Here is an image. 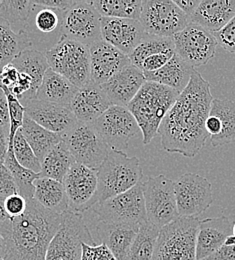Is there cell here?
<instances>
[{
  "instance_id": "cell-16",
  "label": "cell",
  "mask_w": 235,
  "mask_h": 260,
  "mask_svg": "<svg viewBox=\"0 0 235 260\" xmlns=\"http://www.w3.org/2000/svg\"><path fill=\"white\" fill-rule=\"evenodd\" d=\"M62 183L70 209L81 213L98 203L97 170L75 162L70 167Z\"/></svg>"
},
{
  "instance_id": "cell-22",
  "label": "cell",
  "mask_w": 235,
  "mask_h": 260,
  "mask_svg": "<svg viewBox=\"0 0 235 260\" xmlns=\"http://www.w3.org/2000/svg\"><path fill=\"white\" fill-rule=\"evenodd\" d=\"M230 234L232 225L226 216L200 220L196 237V260L207 259L215 253Z\"/></svg>"
},
{
  "instance_id": "cell-32",
  "label": "cell",
  "mask_w": 235,
  "mask_h": 260,
  "mask_svg": "<svg viewBox=\"0 0 235 260\" xmlns=\"http://www.w3.org/2000/svg\"><path fill=\"white\" fill-rule=\"evenodd\" d=\"M159 230V228L148 221L140 225L138 233L124 260L153 259Z\"/></svg>"
},
{
  "instance_id": "cell-6",
  "label": "cell",
  "mask_w": 235,
  "mask_h": 260,
  "mask_svg": "<svg viewBox=\"0 0 235 260\" xmlns=\"http://www.w3.org/2000/svg\"><path fill=\"white\" fill-rule=\"evenodd\" d=\"M49 68L68 79L78 89L90 80L89 47L60 36L45 52Z\"/></svg>"
},
{
  "instance_id": "cell-39",
  "label": "cell",
  "mask_w": 235,
  "mask_h": 260,
  "mask_svg": "<svg viewBox=\"0 0 235 260\" xmlns=\"http://www.w3.org/2000/svg\"><path fill=\"white\" fill-rule=\"evenodd\" d=\"M4 92L9 109V148H12V143L16 132L23 125V120L25 116V108L20 103V101L14 96L11 91L3 86H0Z\"/></svg>"
},
{
  "instance_id": "cell-27",
  "label": "cell",
  "mask_w": 235,
  "mask_h": 260,
  "mask_svg": "<svg viewBox=\"0 0 235 260\" xmlns=\"http://www.w3.org/2000/svg\"><path fill=\"white\" fill-rule=\"evenodd\" d=\"M34 186V199L45 208L58 214H62L70 209L68 194L62 182L39 177L35 180Z\"/></svg>"
},
{
  "instance_id": "cell-53",
  "label": "cell",
  "mask_w": 235,
  "mask_h": 260,
  "mask_svg": "<svg viewBox=\"0 0 235 260\" xmlns=\"http://www.w3.org/2000/svg\"><path fill=\"white\" fill-rule=\"evenodd\" d=\"M205 128L210 137L217 136L221 130V124H220V120L218 119V117H216L215 115L209 114V116L205 122Z\"/></svg>"
},
{
  "instance_id": "cell-3",
  "label": "cell",
  "mask_w": 235,
  "mask_h": 260,
  "mask_svg": "<svg viewBox=\"0 0 235 260\" xmlns=\"http://www.w3.org/2000/svg\"><path fill=\"white\" fill-rule=\"evenodd\" d=\"M179 92L159 83L145 81L127 108L135 116L143 136V144H149L158 133L168 111Z\"/></svg>"
},
{
  "instance_id": "cell-24",
  "label": "cell",
  "mask_w": 235,
  "mask_h": 260,
  "mask_svg": "<svg viewBox=\"0 0 235 260\" xmlns=\"http://www.w3.org/2000/svg\"><path fill=\"white\" fill-rule=\"evenodd\" d=\"M138 225L125 223H111L99 221L97 232L102 243L112 252L117 260H124L135 240L138 230Z\"/></svg>"
},
{
  "instance_id": "cell-37",
  "label": "cell",
  "mask_w": 235,
  "mask_h": 260,
  "mask_svg": "<svg viewBox=\"0 0 235 260\" xmlns=\"http://www.w3.org/2000/svg\"><path fill=\"white\" fill-rule=\"evenodd\" d=\"M29 0H0V17L11 23H25L33 10Z\"/></svg>"
},
{
  "instance_id": "cell-38",
  "label": "cell",
  "mask_w": 235,
  "mask_h": 260,
  "mask_svg": "<svg viewBox=\"0 0 235 260\" xmlns=\"http://www.w3.org/2000/svg\"><path fill=\"white\" fill-rule=\"evenodd\" d=\"M12 148L14 156L22 167L29 169L35 173L41 172V162L34 153L33 149L28 144L20 129L18 130L14 136Z\"/></svg>"
},
{
  "instance_id": "cell-11",
  "label": "cell",
  "mask_w": 235,
  "mask_h": 260,
  "mask_svg": "<svg viewBox=\"0 0 235 260\" xmlns=\"http://www.w3.org/2000/svg\"><path fill=\"white\" fill-rule=\"evenodd\" d=\"M62 138L75 161L94 170L100 167L110 150L93 124L77 122Z\"/></svg>"
},
{
  "instance_id": "cell-7",
  "label": "cell",
  "mask_w": 235,
  "mask_h": 260,
  "mask_svg": "<svg viewBox=\"0 0 235 260\" xmlns=\"http://www.w3.org/2000/svg\"><path fill=\"white\" fill-rule=\"evenodd\" d=\"M96 245L81 213L68 209L52 238L45 260H81L82 243Z\"/></svg>"
},
{
  "instance_id": "cell-40",
  "label": "cell",
  "mask_w": 235,
  "mask_h": 260,
  "mask_svg": "<svg viewBox=\"0 0 235 260\" xmlns=\"http://www.w3.org/2000/svg\"><path fill=\"white\" fill-rule=\"evenodd\" d=\"M59 24V18L56 12L49 8L41 9L35 16V25L41 32H52Z\"/></svg>"
},
{
  "instance_id": "cell-45",
  "label": "cell",
  "mask_w": 235,
  "mask_h": 260,
  "mask_svg": "<svg viewBox=\"0 0 235 260\" xmlns=\"http://www.w3.org/2000/svg\"><path fill=\"white\" fill-rule=\"evenodd\" d=\"M15 193L18 192L10 171L4 164H0V195L7 197Z\"/></svg>"
},
{
  "instance_id": "cell-17",
  "label": "cell",
  "mask_w": 235,
  "mask_h": 260,
  "mask_svg": "<svg viewBox=\"0 0 235 260\" xmlns=\"http://www.w3.org/2000/svg\"><path fill=\"white\" fill-rule=\"evenodd\" d=\"M139 20L102 17L101 38L127 56L146 37Z\"/></svg>"
},
{
  "instance_id": "cell-57",
  "label": "cell",
  "mask_w": 235,
  "mask_h": 260,
  "mask_svg": "<svg viewBox=\"0 0 235 260\" xmlns=\"http://www.w3.org/2000/svg\"><path fill=\"white\" fill-rule=\"evenodd\" d=\"M0 260H5L4 258H0Z\"/></svg>"
},
{
  "instance_id": "cell-29",
  "label": "cell",
  "mask_w": 235,
  "mask_h": 260,
  "mask_svg": "<svg viewBox=\"0 0 235 260\" xmlns=\"http://www.w3.org/2000/svg\"><path fill=\"white\" fill-rule=\"evenodd\" d=\"M209 114L220 120L221 130L217 136L210 137L214 147L235 142V101L229 99H213Z\"/></svg>"
},
{
  "instance_id": "cell-5",
  "label": "cell",
  "mask_w": 235,
  "mask_h": 260,
  "mask_svg": "<svg viewBox=\"0 0 235 260\" xmlns=\"http://www.w3.org/2000/svg\"><path fill=\"white\" fill-rule=\"evenodd\" d=\"M198 217L179 216L160 228L152 260H196Z\"/></svg>"
},
{
  "instance_id": "cell-42",
  "label": "cell",
  "mask_w": 235,
  "mask_h": 260,
  "mask_svg": "<svg viewBox=\"0 0 235 260\" xmlns=\"http://www.w3.org/2000/svg\"><path fill=\"white\" fill-rule=\"evenodd\" d=\"M81 246V260H117L104 243L89 245L83 242Z\"/></svg>"
},
{
  "instance_id": "cell-52",
  "label": "cell",
  "mask_w": 235,
  "mask_h": 260,
  "mask_svg": "<svg viewBox=\"0 0 235 260\" xmlns=\"http://www.w3.org/2000/svg\"><path fill=\"white\" fill-rule=\"evenodd\" d=\"M0 126H9V109L7 99L0 88Z\"/></svg>"
},
{
  "instance_id": "cell-2",
  "label": "cell",
  "mask_w": 235,
  "mask_h": 260,
  "mask_svg": "<svg viewBox=\"0 0 235 260\" xmlns=\"http://www.w3.org/2000/svg\"><path fill=\"white\" fill-rule=\"evenodd\" d=\"M25 212L12 219L5 240V260H45L48 246L60 226L62 214L53 212L34 198L26 199Z\"/></svg>"
},
{
  "instance_id": "cell-28",
  "label": "cell",
  "mask_w": 235,
  "mask_h": 260,
  "mask_svg": "<svg viewBox=\"0 0 235 260\" xmlns=\"http://www.w3.org/2000/svg\"><path fill=\"white\" fill-rule=\"evenodd\" d=\"M20 131L33 149L34 153L40 162L54 146L63 140L62 135L51 132L38 125L28 115H26V113Z\"/></svg>"
},
{
  "instance_id": "cell-58",
  "label": "cell",
  "mask_w": 235,
  "mask_h": 260,
  "mask_svg": "<svg viewBox=\"0 0 235 260\" xmlns=\"http://www.w3.org/2000/svg\"><path fill=\"white\" fill-rule=\"evenodd\" d=\"M202 260H207V259H202Z\"/></svg>"
},
{
  "instance_id": "cell-36",
  "label": "cell",
  "mask_w": 235,
  "mask_h": 260,
  "mask_svg": "<svg viewBox=\"0 0 235 260\" xmlns=\"http://www.w3.org/2000/svg\"><path fill=\"white\" fill-rule=\"evenodd\" d=\"M174 49L172 37H159L147 34L146 37L138 44V46L128 55L131 64L140 68L142 62L155 54L162 53Z\"/></svg>"
},
{
  "instance_id": "cell-48",
  "label": "cell",
  "mask_w": 235,
  "mask_h": 260,
  "mask_svg": "<svg viewBox=\"0 0 235 260\" xmlns=\"http://www.w3.org/2000/svg\"><path fill=\"white\" fill-rule=\"evenodd\" d=\"M32 2L35 6H42L52 10L57 9L64 12L76 3L75 0H33Z\"/></svg>"
},
{
  "instance_id": "cell-55",
  "label": "cell",
  "mask_w": 235,
  "mask_h": 260,
  "mask_svg": "<svg viewBox=\"0 0 235 260\" xmlns=\"http://www.w3.org/2000/svg\"><path fill=\"white\" fill-rule=\"evenodd\" d=\"M223 245H226V246H232V245H235L234 235H233V234H230V235L226 238V240H225V242H224Z\"/></svg>"
},
{
  "instance_id": "cell-15",
  "label": "cell",
  "mask_w": 235,
  "mask_h": 260,
  "mask_svg": "<svg viewBox=\"0 0 235 260\" xmlns=\"http://www.w3.org/2000/svg\"><path fill=\"white\" fill-rule=\"evenodd\" d=\"M93 126L110 148L121 151L127 148L129 140L140 131L128 108L117 105H111Z\"/></svg>"
},
{
  "instance_id": "cell-21",
  "label": "cell",
  "mask_w": 235,
  "mask_h": 260,
  "mask_svg": "<svg viewBox=\"0 0 235 260\" xmlns=\"http://www.w3.org/2000/svg\"><path fill=\"white\" fill-rule=\"evenodd\" d=\"M142 70L128 65L101 85L112 105L127 107L145 83Z\"/></svg>"
},
{
  "instance_id": "cell-56",
  "label": "cell",
  "mask_w": 235,
  "mask_h": 260,
  "mask_svg": "<svg viewBox=\"0 0 235 260\" xmlns=\"http://www.w3.org/2000/svg\"><path fill=\"white\" fill-rule=\"evenodd\" d=\"M232 234L235 236V222L233 223V225H232Z\"/></svg>"
},
{
  "instance_id": "cell-51",
  "label": "cell",
  "mask_w": 235,
  "mask_h": 260,
  "mask_svg": "<svg viewBox=\"0 0 235 260\" xmlns=\"http://www.w3.org/2000/svg\"><path fill=\"white\" fill-rule=\"evenodd\" d=\"M207 260H235V245L221 246L215 253L209 256Z\"/></svg>"
},
{
  "instance_id": "cell-35",
  "label": "cell",
  "mask_w": 235,
  "mask_h": 260,
  "mask_svg": "<svg viewBox=\"0 0 235 260\" xmlns=\"http://www.w3.org/2000/svg\"><path fill=\"white\" fill-rule=\"evenodd\" d=\"M4 165L8 168L14 179L18 194L22 195L25 199L33 198L35 192L34 182L40 177V173H35L29 169L22 167L17 162L14 156L13 148H8Z\"/></svg>"
},
{
  "instance_id": "cell-49",
  "label": "cell",
  "mask_w": 235,
  "mask_h": 260,
  "mask_svg": "<svg viewBox=\"0 0 235 260\" xmlns=\"http://www.w3.org/2000/svg\"><path fill=\"white\" fill-rule=\"evenodd\" d=\"M9 148V126H0V164H4Z\"/></svg>"
},
{
  "instance_id": "cell-44",
  "label": "cell",
  "mask_w": 235,
  "mask_h": 260,
  "mask_svg": "<svg viewBox=\"0 0 235 260\" xmlns=\"http://www.w3.org/2000/svg\"><path fill=\"white\" fill-rule=\"evenodd\" d=\"M175 54V50H168L162 53H158L146 58L140 66V70L143 72H153L162 68Z\"/></svg>"
},
{
  "instance_id": "cell-25",
  "label": "cell",
  "mask_w": 235,
  "mask_h": 260,
  "mask_svg": "<svg viewBox=\"0 0 235 260\" xmlns=\"http://www.w3.org/2000/svg\"><path fill=\"white\" fill-rule=\"evenodd\" d=\"M194 69L175 53L162 68L143 73L146 81L159 83L181 93L188 85Z\"/></svg>"
},
{
  "instance_id": "cell-30",
  "label": "cell",
  "mask_w": 235,
  "mask_h": 260,
  "mask_svg": "<svg viewBox=\"0 0 235 260\" xmlns=\"http://www.w3.org/2000/svg\"><path fill=\"white\" fill-rule=\"evenodd\" d=\"M31 41L24 31L15 32L11 24L0 17V70L10 64L23 50L31 46Z\"/></svg>"
},
{
  "instance_id": "cell-43",
  "label": "cell",
  "mask_w": 235,
  "mask_h": 260,
  "mask_svg": "<svg viewBox=\"0 0 235 260\" xmlns=\"http://www.w3.org/2000/svg\"><path fill=\"white\" fill-rule=\"evenodd\" d=\"M4 207L7 215L11 219H14L21 216L25 212L27 207V200L22 195L18 193L9 195L5 198Z\"/></svg>"
},
{
  "instance_id": "cell-4",
  "label": "cell",
  "mask_w": 235,
  "mask_h": 260,
  "mask_svg": "<svg viewBox=\"0 0 235 260\" xmlns=\"http://www.w3.org/2000/svg\"><path fill=\"white\" fill-rule=\"evenodd\" d=\"M97 176L100 203L135 187L142 180L143 171L137 157H129L121 150L110 148L106 159L97 169Z\"/></svg>"
},
{
  "instance_id": "cell-50",
  "label": "cell",
  "mask_w": 235,
  "mask_h": 260,
  "mask_svg": "<svg viewBox=\"0 0 235 260\" xmlns=\"http://www.w3.org/2000/svg\"><path fill=\"white\" fill-rule=\"evenodd\" d=\"M173 1L186 14L189 20L202 2V0H173Z\"/></svg>"
},
{
  "instance_id": "cell-10",
  "label": "cell",
  "mask_w": 235,
  "mask_h": 260,
  "mask_svg": "<svg viewBox=\"0 0 235 260\" xmlns=\"http://www.w3.org/2000/svg\"><path fill=\"white\" fill-rule=\"evenodd\" d=\"M139 21L147 34L159 37H173L190 22L173 0L142 1Z\"/></svg>"
},
{
  "instance_id": "cell-1",
  "label": "cell",
  "mask_w": 235,
  "mask_h": 260,
  "mask_svg": "<svg viewBox=\"0 0 235 260\" xmlns=\"http://www.w3.org/2000/svg\"><path fill=\"white\" fill-rule=\"evenodd\" d=\"M212 101L209 82L194 69L188 85L179 94L159 126L162 148L185 157L197 155L209 136L205 122Z\"/></svg>"
},
{
  "instance_id": "cell-18",
  "label": "cell",
  "mask_w": 235,
  "mask_h": 260,
  "mask_svg": "<svg viewBox=\"0 0 235 260\" xmlns=\"http://www.w3.org/2000/svg\"><path fill=\"white\" fill-rule=\"evenodd\" d=\"M90 80L102 85L123 68L131 64L129 57L104 40L89 46Z\"/></svg>"
},
{
  "instance_id": "cell-41",
  "label": "cell",
  "mask_w": 235,
  "mask_h": 260,
  "mask_svg": "<svg viewBox=\"0 0 235 260\" xmlns=\"http://www.w3.org/2000/svg\"><path fill=\"white\" fill-rule=\"evenodd\" d=\"M213 35L223 49L235 55V16L221 30Z\"/></svg>"
},
{
  "instance_id": "cell-19",
  "label": "cell",
  "mask_w": 235,
  "mask_h": 260,
  "mask_svg": "<svg viewBox=\"0 0 235 260\" xmlns=\"http://www.w3.org/2000/svg\"><path fill=\"white\" fill-rule=\"evenodd\" d=\"M25 113L34 122L51 132L64 135L78 122L69 107L33 99L25 106Z\"/></svg>"
},
{
  "instance_id": "cell-33",
  "label": "cell",
  "mask_w": 235,
  "mask_h": 260,
  "mask_svg": "<svg viewBox=\"0 0 235 260\" xmlns=\"http://www.w3.org/2000/svg\"><path fill=\"white\" fill-rule=\"evenodd\" d=\"M89 3L102 17L139 20L142 9L141 0H93Z\"/></svg>"
},
{
  "instance_id": "cell-26",
  "label": "cell",
  "mask_w": 235,
  "mask_h": 260,
  "mask_svg": "<svg viewBox=\"0 0 235 260\" xmlns=\"http://www.w3.org/2000/svg\"><path fill=\"white\" fill-rule=\"evenodd\" d=\"M77 90L65 77L48 68L37 90L36 99L69 107Z\"/></svg>"
},
{
  "instance_id": "cell-47",
  "label": "cell",
  "mask_w": 235,
  "mask_h": 260,
  "mask_svg": "<svg viewBox=\"0 0 235 260\" xmlns=\"http://www.w3.org/2000/svg\"><path fill=\"white\" fill-rule=\"evenodd\" d=\"M6 196L0 195V234L6 240L10 234L12 229V219L7 215L4 207Z\"/></svg>"
},
{
  "instance_id": "cell-31",
  "label": "cell",
  "mask_w": 235,
  "mask_h": 260,
  "mask_svg": "<svg viewBox=\"0 0 235 260\" xmlns=\"http://www.w3.org/2000/svg\"><path fill=\"white\" fill-rule=\"evenodd\" d=\"M76 162L68 149V145L62 140L54 146L41 160L40 177L54 179L63 182L70 167Z\"/></svg>"
},
{
  "instance_id": "cell-14",
  "label": "cell",
  "mask_w": 235,
  "mask_h": 260,
  "mask_svg": "<svg viewBox=\"0 0 235 260\" xmlns=\"http://www.w3.org/2000/svg\"><path fill=\"white\" fill-rule=\"evenodd\" d=\"M101 16L89 1H76L64 12L61 36L90 46L101 38Z\"/></svg>"
},
{
  "instance_id": "cell-8",
  "label": "cell",
  "mask_w": 235,
  "mask_h": 260,
  "mask_svg": "<svg viewBox=\"0 0 235 260\" xmlns=\"http://www.w3.org/2000/svg\"><path fill=\"white\" fill-rule=\"evenodd\" d=\"M99 221L142 225L147 222L143 180L131 189L113 196L94 206Z\"/></svg>"
},
{
  "instance_id": "cell-9",
  "label": "cell",
  "mask_w": 235,
  "mask_h": 260,
  "mask_svg": "<svg viewBox=\"0 0 235 260\" xmlns=\"http://www.w3.org/2000/svg\"><path fill=\"white\" fill-rule=\"evenodd\" d=\"M147 221L162 228L176 220L177 211L174 181L165 175L149 176L143 181Z\"/></svg>"
},
{
  "instance_id": "cell-20",
  "label": "cell",
  "mask_w": 235,
  "mask_h": 260,
  "mask_svg": "<svg viewBox=\"0 0 235 260\" xmlns=\"http://www.w3.org/2000/svg\"><path fill=\"white\" fill-rule=\"evenodd\" d=\"M111 105L101 85L90 81L77 90L69 108L78 122L93 124Z\"/></svg>"
},
{
  "instance_id": "cell-23",
  "label": "cell",
  "mask_w": 235,
  "mask_h": 260,
  "mask_svg": "<svg viewBox=\"0 0 235 260\" xmlns=\"http://www.w3.org/2000/svg\"><path fill=\"white\" fill-rule=\"evenodd\" d=\"M234 16L235 0H202L190 22L213 34L221 30Z\"/></svg>"
},
{
  "instance_id": "cell-54",
  "label": "cell",
  "mask_w": 235,
  "mask_h": 260,
  "mask_svg": "<svg viewBox=\"0 0 235 260\" xmlns=\"http://www.w3.org/2000/svg\"><path fill=\"white\" fill-rule=\"evenodd\" d=\"M6 253V242L3 236L0 234V258H4Z\"/></svg>"
},
{
  "instance_id": "cell-34",
  "label": "cell",
  "mask_w": 235,
  "mask_h": 260,
  "mask_svg": "<svg viewBox=\"0 0 235 260\" xmlns=\"http://www.w3.org/2000/svg\"><path fill=\"white\" fill-rule=\"evenodd\" d=\"M19 73H24L33 79L39 88L46 70L49 68L44 53L35 49H25L20 52L11 62Z\"/></svg>"
},
{
  "instance_id": "cell-46",
  "label": "cell",
  "mask_w": 235,
  "mask_h": 260,
  "mask_svg": "<svg viewBox=\"0 0 235 260\" xmlns=\"http://www.w3.org/2000/svg\"><path fill=\"white\" fill-rule=\"evenodd\" d=\"M19 78L18 70L11 64L5 65L0 70V86L11 90L17 83Z\"/></svg>"
},
{
  "instance_id": "cell-13",
  "label": "cell",
  "mask_w": 235,
  "mask_h": 260,
  "mask_svg": "<svg viewBox=\"0 0 235 260\" xmlns=\"http://www.w3.org/2000/svg\"><path fill=\"white\" fill-rule=\"evenodd\" d=\"M172 38L175 53L193 68L208 63L218 45L212 33L192 22Z\"/></svg>"
},
{
  "instance_id": "cell-12",
  "label": "cell",
  "mask_w": 235,
  "mask_h": 260,
  "mask_svg": "<svg viewBox=\"0 0 235 260\" xmlns=\"http://www.w3.org/2000/svg\"><path fill=\"white\" fill-rule=\"evenodd\" d=\"M178 215L197 217L213 202L212 185L209 180L197 173L187 172L174 182Z\"/></svg>"
}]
</instances>
